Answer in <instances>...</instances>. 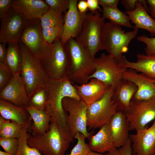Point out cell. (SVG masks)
Masks as SVG:
<instances>
[{"instance_id": "obj_1", "label": "cell", "mask_w": 155, "mask_h": 155, "mask_svg": "<svg viewBox=\"0 0 155 155\" xmlns=\"http://www.w3.org/2000/svg\"><path fill=\"white\" fill-rule=\"evenodd\" d=\"M46 85L48 95L45 111L50 116V123L56 125L69 137L73 138L67 128V114L63 108L62 101L66 97L81 100L73 84L67 78L55 79L48 77Z\"/></svg>"}, {"instance_id": "obj_2", "label": "cell", "mask_w": 155, "mask_h": 155, "mask_svg": "<svg viewBox=\"0 0 155 155\" xmlns=\"http://www.w3.org/2000/svg\"><path fill=\"white\" fill-rule=\"evenodd\" d=\"M65 45L70 58L67 78L73 84L88 83L89 77L95 71L93 60L89 52L73 38L69 39Z\"/></svg>"}, {"instance_id": "obj_3", "label": "cell", "mask_w": 155, "mask_h": 155, "mask_svg": "<svg viewBox=\"0 0 155 155\" xmlns=\"http://www.w3.org/2000/svg\"><path fill=\"white\" fill-rule=\"evenodd\" d=\"M73 141L56 125L50 123L44 133L30 135L27 140L29 146L36 148L43 155H65Z\"/></svg>"}, {"instance_id": "obj_4", "label": "cell", "mask_w": 155, "mask_h": 155, "mask_svg": "<svg viewBox=\"0 0 155 155\" xmlns=\"http://www.w3.org/2000/svg\"><path fill=\"white\" fill-rule=\"evenodd\" d=\"M18 44L22 58L20 74L25 84L29 98L37 91L46 87L48 76L40 61L20 41Z\"/></svg>"}, {"instance_id": "obj_5", "label": "cell", "mask_w": 155, "mask_h": 155, "mask_svg": "<svg viewBox=\"0 0 155 155\" xmlns=\"http://www.w3.org/2000/svg\"><path fill=\"white\" fill-rule=\"evenodd\" d=\"M139 29L125 32L121 26L110 22H105L102 30L101 39L105 50L119 62L128 49L130 41L136 38Z\"/></svg>"}, {"instance_id": "obj_6", "label": "cell", "mask_w": 155, "mask_h": 155, "mask_svg": "<svg viewBox=\"0 0 155 155\" xmlns=\"http://www.w3.org/2000/svg\"><path fill=\"white\" fill-rule=\"evenodd\" d=\"M105 19L99 11L95 13H87L81 32L76 39L79 43L89 52L93 60L99 50H105L101 39Z\"/></svg>"}, {"instance_id": "obj_7", "label": "cell", "mask_w": 155, "mask_h": 155, "mask_svg": "<svg viewBox=\"0 0 155 155\" xmlns=\"http://www.w3.org/2000/svg\"><path fill=\"white\" fill-rule=\"evenodd\" d=\"M30 52L40 61L48 58L53 48L42 35L40 19L28 20L19 40Z\"/></svg>"}, {"instance_id": "obj_8", "label": "cell", "mask_w": 155, "mask_h": 155, "mask_svg": "<svg viewBox=\"0 0 155 155\" xmlns=\"http://www.w3.org/2000/svg\"><path fill=\"white\" fill-rule=\"evenodd\" d=\"M63 108L66 113V122L69 133L73 138L77 132L88 138L92 135L87 127V111L88 106L81 100L69 97L62 101Z\"/></svg>"}, {"instance_id": "obj_9", "label": "cell", "mask_w": 155, "mask_h": 155, "mask_svg": "<svg viewBox=\"0 0 155 155\" xmlns=\"http://www.w3.org/2000/svg\"><path fill=\"white\" fill-rule=\"evenodd\" d=\"M115 89L111 86L102 98L88 106L86 113L87 126L89 129L100 128L109 124L117 111V105L112 99Z\"/></svg>"}, {"instance_id": "obj_10", "label": "cell", "mask_w": 155, "mask_h": 155, "mask_svg": "<svg viewBox=\"0 0 155 155\" xmlns=\"http://www.w3.org/2000/svg\"><path fill=\"white\" fill-rule=\"evenodd\" d=\"M53 48L50 56L40 61L48 76L51 78L61 79L67 78L70 65L69 52L60 38L53 42Z\"/></svg>"}, {"instance_id": "obj_11", "label": "cell", "mask_w": 155, "mask_h": 155, "mask_svg": "<svg viewBox=\"0 0 155 155\" xmlns=\"http://www.w3.org/2000/svg\"><path fill=\"white\" fill-rule=\"evenodd\" d=\"M93 62L95 71L90 76L89 80L96 78L115 88L127 69L121 67L111 55L104 53L95 58Z\"/></svg>"}, {"instance_id": "obj_12", "label": "cell", "mask_w": 155, "mask_h": 155, "mask_svg": "<svg viewBox=\"0 0 155 155\" xmlns=\"http://www.w3.org/2000/svg\"><path fill=\"white\" fill-rule=\"evenodd\" d=\"M125 116L129 131L144 129L155 119V98L147 100L131 99L129 112Z\"/></svg>"}, {"instance_id": "obj_13", "label": "cell", "mask_w": 155, "mask_h": 155, "mask_svg": "<svg viewBox=\"0 0 155 155\" xmlns=\"http://www.w3.org/2000/svg\"><path fill=\"white\" fill-rule=\"evenodd\" d=\"M1 19L0 43L18 42L28 20L11 7Z\"/></svg>"}, {"instance_id": "obj_14", "label": "cell", "mask_w": 155, "mask_h": 155, "mask_svg": "<svg viewBox=\"0 0 155 155\" xmlns=\"http://www.w3.org/2000/svg\"><path fill=\"white\" fill-rule=\"evenodd\" d=\"M78 1L69 0V7L64 14V24L60 39L65 45L70 38H77L82 30L87 13H81L78 10Z\"/></svg>"}, {"instance_id": "obj_15", "label": "cell", "mask_w": 155, "mask_h": 155, "mask_svg": "<svg viewBox=\"0 0 155 155\" xmlns=\"http://www.w3.org/2000/svg\"><path fill=\"white\" fill-rule=\"evenodd\" d=\"M64 14L49 9L40 19L42 35L45 41L52 44L60 38L64 24Z\"/></svg>"}, {"instance_id": "obj_16", "label": "cell", "mask_w": 155, "mask_h": 155, "mask_svg": "<svg viewBox=\"0 0 155 155\" xmlns=\"http://www.w3.org/2000/svg\"><path fill=\"white\" fill-rule=\"evenodd\" d=\"M0 99L18 106H28L29 97L25 84L20 74L13 75L9 83L0 91Z\"/></svg>"}, {"instance_id": "obj_17", "label": "cell", "mask_w": 155, "mask_h": 155, "mask_svg": "<svg viewBox=\"0 0 155 155\" xmlns=\"http://www.w3.org/2000/svg\"><path fill=\"white\" fill-rule=\"evenodd\" d=\"M123 78L135 83L137 90L132 99L147 100L155 98V79L132 69H127L124 73Z\"/></svg>"}, {"instance_id": "obj_18", "label": "cell", "mask_w": 155, "mask_h": 155, "mask_svg": "<svg viewBox=\"0 0 155 155\" xmlns=\"http://www.w3.org/2000/svg\"><path fill=\"white\" fill-rule=\"evenodd\" d=\"M133 155H152L155 153V119L148 128L130 135Z\"/></svg>"}, {"instance_id": "obj_19", "label": "cell", "mask_w": 155, "mask_h": 155, "mask_svg": "<svg viewBox=\"0 0 155 155\" xmlns=\"http://www.w3.org/2000/svg\"><path fill=\"white\" fill-rule=\"evenodd\" d=\"M89 81L82 85L73 84L80 100L88 106L102 98L111 86L96 78Z\"/></svg>"}, {"instance_id": "obj_20", "label": "cell", "mask_w": 155, "mask_h": 155, "mask_svg": "<svg viewBox=\"0 0 155 155\" xmlns=\"http://www.w3.org/2000/svg\"><path fill=\"white\" fill-rule=\"evenodd\" d=\"M0 115L4 119L19 124L30 130L32 119L25 106H18L0 99Z\"/></svg>"}, {"instance_id": "obj_21", "label": "cell", "mask_w": 155, "mask_h": 155, "mask_svg": "<svg viewBox=\"0 0 155 155\" xmlns=\"http://www.w3.org/2000/svg\"><path fill=\"white\" fill-rule=\"evenodd\" d=\"M11 7L22 15L28 20L40 19L50 9L43 0H13Z\"/></svg>"}, {"instance_id": "obj_22", "label": "cell", "mask_w": 155, "mask_h": 155, "mask_svg": "<svg viewBox=\"0 0 155 155\" xmlns=\"http://www.w3.org/2000/svg\"><path fill=\"white\" fill-rule=\"evenodd\" d=\"M137 90L136 85L133 82L123 78L117 86L112 97L117 106V111L125 114L129 111L130 103Z\"/></svg>"}, {"instance_id": "obj_23", "label": "cell", "mask_w": 155, "mask_h": 155, "mask_svg": "<svg viewBox=\"0 0 155 155\" xmlns=\"http://www.w3.org/2000/svg\"><path fill=\"white\" fill-rule=\"evenodd\" d=\"M108 125L117 148L121 147L129 140V124L123 112L117 111L111 118Z\"/></svg>"}, {"instance_id": "obj_24", "label": "cell", "mask_w": 155, "mask_h": 155, "mask_svg": "<svg viewBox=\"0 0 155 155\" xmlns=\"http://www.w3.org/2000/svg\"><path fill=\"white\" fill-rule=\"evenodd\" d=\"M135 62H131L123 55L119 63L122 67L132 69L155 79V53L146 55L138 53Z\"/></svg>"}, {"instance_id": "obj_25", "label": "cell", "mask_w": 155, "mask_h": 155, "mask_svg": "<svg viewBox=\"0 0 155 155\" xmlns=\"http://www.w3.org/2000/svg\"><path fill=\"white\" fill-rule=\"evenodd\" d=\"M130 21L135 25L133 28L144 29L148 31L152 37L155 36V20L148 13L144 7L142 0H137L136 7L132 11H126Z\"/></svg>"}, {"instance_id": "obj_26", "label": "cell", "mask_w": 155, "mask_h": 155, "mask_svg": "<svg viewBox=\"0 0 155 155\" xmlns=\"http://www.w3.org/2000/svg\"><path fill=\"white\" fill-rule=\"evenodd\" d=\"M88 139L89 145L92 151L102 154L117 148L113 141L108 124L104 125L95 135H91Z\"/></svg>"}, {"instance_id": "obj_27", "label": "cell", "mask_w": 155, "mask_h": 155, "mask_svg": "<svg viewBox=\"0 0 155 155\" xmlns=\"http://www.w3.org/2000/svg\"><path fill=\"white\" fill-rule=\"evenodd\" d=\"M32 120L30 130L32 135L43 134L49 129L51 117L45 111L36 109L27 106H25Z\"/></svg>"}, {"instance_id": "obj_28", "label": "cell", "mask_w": 155, "mask_h": 155, "mask_svg": "<svg viewBox=\"0 0 155 155\" xmlns=\"http://www.w3.org/2000/svg\"><path fill=\"white\" fill-rule=\"evenodd\" d=\"M18 42L8 43L7 48L5 63L13 75L20 74L22 64V56Z\"/></svg>"}, {"instance_id": "obj_29", "label": "cell", "mask_w": 155, "mask_h": 155, "mask_svg": "<svg viewBox=\"0 0 155 155\" xmlns=\"http://www.w3.org/2000/svg\"><path fill=\"white\" fill-rule=\"evenodd\" d=\"M102 10V17L105 19H108L111 22L129 29L133 28L134 26L131 24L129 16L118 7H104Z\"/></svg>"}, {"instance_id": "obj_30", "label": "cell", "mask_w": 155, "mask_h": 155, "mask_svg": "<svg viewBox=\"0 0 155 155\" xmlns=\"http://www.w3.org/2000/svg\"><path fill=\"white\" fill-rule=\"evenodd\" d=\"M23 126L14 122L7 120L0 116V137L18 138Z\"/></svg>"}, {"instance_id": "obj_31", "label": "cell", "mask_w": 155, "mask_h": 155, "mask_svg": "<svg viewBox=\"0 0 155 155\" xmlns=\"http://www.w3.org/2000/svg\"><path fill=\"white\" fill-rule=\"evenodd\" d=\"M28 129L23 127L19 140V147L16 155H42L36 148L30 147L27 140L30 135Z\"/></svg>"}, {"instance_id": "obj_32", "label": "cell", "mask_w": 155, "mask_h": 155, "mask_svg": "<svg viewBox=\"0 0 155 155\" xmlns=\"http://www.w3.org/2000/svg\"><path fill=\"white\" fill-rule=\"evenodd\" d=\"M48 95L46 87L38 90L29 98L28 106L36 109L45 111Z\"/></svg>"}, {"instance_id": "obj_33", "label": "cell", "mask_w": 155, "mask_h": 155, "mask_svg": "<svg viewBox=\"0 0 155 155\" xmlns=\"http://www.w3.org/2000/svg\"><path fill=\"white\" fill-rule=\"evenodd\" d=\"M86 137L82 133L77 132L73 138L77 142L69 154L66 155H88L91 151L89 144L85 142Z\"/></svg>"}, {"instance_id": "obj_34", "label": "cell", "mask_w": 155, "mask_h": 155, "mask_svg": "<svg viewBox=\"0 0 155 155\" xmlns=\"http://www.w3.org/2000/svg\"><path fill=\"white\" fill-rule=\"evenodd\" d=\"M18 138L11 137H0V145L4 151L13 155H16L19 147Z\"/></svg>"}, {"instance_id": "obj_35", "label": "cell", "mask_w": 155, "mask_h": 155, "mask_svg": "<svg viewBox=\"0 0 155 155\" xmlns=\"http://www.w3.org/2000/svg\"><path fill=\"white\" fill-rule=\"evenodd\" d=\"M13 75L5 63L0 61V91L9 83Z\"/></svg>"}, {"instance_id": "obj_36", "label": "cell", "mask_w": 155, "mask_h": 155, "mask_svg": "<svg viewBox=\"0 0 155 155\" xmlns=\"http://www.w3.org/2000/svg\"><path fill=\"white\" fill-rule=\"evenodd\" d=\"M50 8L64 14L68 10L69 0H45Z\"/></svg>"}, {"instance_id": "obj_37", "label": "cell", "mask_w": 155, "mask_h": 155, "mask_svg": "<svg viewBox=\"0 0 155 155\" xmlns=\"http://www.w3.org/2000/svg\"><path fill=\"white\" fill-rule=\"evenodd\" d=\"M136 38L146 44L144 48L146 54L148 55L155 53V37H149L145 35H142Z\"/></svg>"}, {"instance_id": "obj_38", "label": "cell", "mask_w": 155, "mask_h": 155, "mask_svg": "<svg viewBox=\"0 0 155 155\" xmlns=\"http://www.w3.org/2000/svg\"><path fill=\"white\" fill-rule=\"evenodd\" d=\"M11 0H0L1 19L5 15L11 7Z\"/></svg>"}, {"instance_id": "obj_39", "label": "cell", "mask_w": 155, "mask_h": 155, "mask_svg": "<svg viewBox=\"0 0 155 155\" xmlns=\"http://www.w3.org/2000/svg\"><path fill=\"white\" fill-rule=\"evenodd\" d=\"M88 9L90 12L95 13L97 11L102 12V10L99 6L98 0H87Z\"/></svg>"}, {"instance_id": "obj_40", "label": "cell", "mask_w": 155, "mask_h": 155, "mask_svg": "<svg viewBox=\"0 0 155 155\" xmlns=\"http://www.w3.org/2000/svg\"><path fill=\"white\" fill-rule=\"evenodd\" d=\"M118 150L121 155H133L131 142L130 139L125 144L119 148Z\"/></svg>"}, {"instance_id": "obj_41", "label": "cell", "mask_w": 155, "mask_h": 155, "mask_svg": "<svg viewBox=\"0 0 155 155\" xmlns=\"http://www.w3.org/2000/svg\"><path fill=\"white\" fill-rule=\"evenodd\" d=\"M119 1V0H98L99 5L102 8L117 7Z\"/></svg>"}, {"instance_id": "obj_42", "label": "cell", "mask_w": 155, "mask_h": 155, "mask_svg": "<svg viewBox=\"0 0 155 155\" xmlns=\"http://www.w3.org/2000/svg\"><path fill=\"white\" fill-rule=\"evenodd\" d=\"M137 0H122L121 3L123 5L126 11H132L136 7Z\"/></svg>"}, {"instance_id": "obj_43", "label": "cell", "mask_w": 155, "mask_h": 155, "mask_svg": "<svg viewBox=\"0 0 155 155\" xmlns=\"http://www.w3.org/2000/svg\"><path fill=\"white\" fill-rule=\"evenodd\" d=\"M77 8L78 11L81 13H87L88 9L86 0H81L78 1Z\"/></svg>"}, {"instance_id": "obj_44", "label": "cell", "mask_w": 155, "mask_h": 155, "mask_svg": "<svg viewBox=\"0 0 155 155\" xmlns=\"http://www.w3.org/2000/svg\"><path fill=\"white\" fill-rule=\"evenodd\" d=\"M149 5V11L152 18L155 20V0H146Z\"/></svg>"}, {"instance_id": "obj_45", "label": "cell", "mask_w": 155, "mask_h": 155, "mask_svg": "<svg viewBox=\"0 0 155 155\" xmlns=\"http://www.w3.org/2000/svg\"><path fill=\"white\" fill-rule=\"evenodd\" d=\"M6 44L0 43V61L5 63L7 54Z\"/></svg>"}, {"instance_id": "obj_46", "label": "cell", "mask_w": 155, "mask_h": 155, "mask_svg": "<svg viewBox=\"0 0 155 155\" xmlns=\"http://www.w3.org/2000/svg\"><path fill=\"white\" fill-rule=\"evenodd\" d=\"M104 155H121L118 149L117 148L112 151L107 152Z\"/></svg>"}, {"instance_id": "obj_47", "label": "cell", "mask_w": 155, "mask_h": 155, "mask_svg": "<svg viewBox=\"0 0 155 155\" xmlns=\"http://www.w3.org/2000/svg\"><path fill=\"white\" fill-rule=\"evenodd\" d=\"M88 155H103L102 154L91 151Z\"/></svg>"}, {"instance_id": "obj_48", "label": "cell", "mask_w": 155, "mask_h": 155, "mask_svg": "<svg viewBox=\"0 0 155 155\" xmlns=\"http://www.w3.org/2000/svg\"><path fill=\"white\" fill-rule=\"evenodd\" d=\"M0 155H13L7 152H5V151H0Z\"/></svg>"}, {"instance_id": "obj_49", "label": "cell", "mask_w": 155, "mask_h": 155, "mask_svg": "<svg viewBox=\"0 0 155 155\" xmlns=\"http://www.w3.org/2000/svg\"><path fill=\"white\" fill-rule=\"evenodd\" d=\"M152 155H155V153H154V154H152Z\"/></svg>"}]
</instances>
